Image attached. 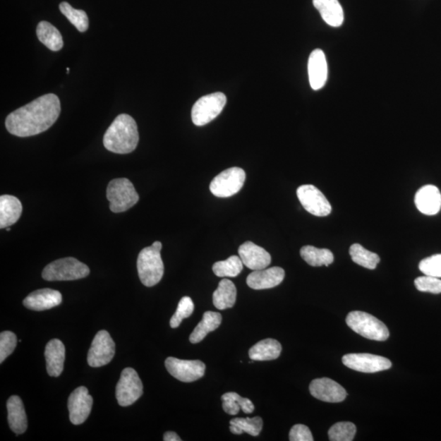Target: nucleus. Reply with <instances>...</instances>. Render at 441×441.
Wrapping results in <instances>:
<instances>
[{"mask_svg":"<svg viewBox=\"0 0 441 441\" xmlns=\"http://www.w3.org/2000/svg\"><path fill=\"white\" fill-rule=\"evenodd\" d=\"M240 257L231 256L226 260L217 262L212 266V272L219 277H236L243 270Z\"/></svg>","mask_w":441,"mask_h":441,"instance_id":"nucleus-33","label":"nucleus"},{"mask_svg":"<svg viewBox=\"0 0 441 441\" xmlns=\"http://www.w3.org/2000/svg\"><path fill=\"white\" fill-rule=\"evenodd\" d=\"M67 74L70 73V68H66Z\"/></svg>","mask_w":441,"mask_h":441,"instance_id":"nucleus-43","label":"nucleus"},{"mask_svg":"<svg viewBox=\"0 0 441 441\" xmlns=\"http://www.w3.org/2000/svg\"><path fill=\"white\" fill-rule=\"evenodd\" d=\"M93 399L87 389L80 387L71 394L68 399L70 420L74 425L84 423L92 411Z\"/></svg>","mask_w":441,"mask_h":441,"instance_id":"nucleus-14","label":"nucleus"},{"mask_svg":"<svg viewBox=\"0 0 441 441\" xmlns=\"http://www.w3.org/2000/svg\"><path fill=\"white\" fill-rule=\"evenodd\" d=\"M162 243L155 241L152 246L146 247L140 252L137 267L140 280L147 287L155 286L163 278L164 262L160 251Z\"/></svg>","mask_w":441,"mask_h":441,"instance_id":"nucleus-3","label":"nucleus"},{"mask_svg":"<svg viewBox=\"0 0 441 441\" xmlns=\"http://www.w3.org/2000/svg\"><path fill=\"white\" fill-rule=\"evenodd\" d=\"M7 409L10 428L16 435L23 434L28 429V417L22 399L18 396L10 397Z\"/></svg>","mask_w":441,"mask_h":441,"instance_id":"nucleus-23","label":"nucleus"},{"mask_svg":"<svg viewBox=\"0 0 441 441\" xmlns=\"http://www.w3.org/2000/svg\"><path fill=\"white\" fill-rule=\"evenodd\" d=\"M238 252L243 264L253 271L267 268L272 262L270 253L251 241L243 243Z\"/></svg>","mask_w":441,"mask_h":441,"instance_id":"nucleus-16","label":"nucleus"},{"mask_svg":"<svg viewBox=\"0 0 441 441\" xmlns=\"http://www.w3.org/2000/svg\"><path fill=\"white\" fill-rule=\"evenodd\" d=\"M224 93L215 92L200 98L191 111L192 121L196 126H204L220 115L226 106Z\"/></svg>","mask_w":441,"mask_h":441,"instance_id":"nucleus-7","label":"nucleus"},{"mask_svg":"<svg viewBox=\"0 0 441 441\" xmlns=\"http://www.w3.org/2000/svg\"><path fill=\"white\" fill-rule=\"evenodd\" d=\"M165 367L171 375L183 382H191L203 377L205 364L200 361H185L178 358L169 357L165 361Z\"/></svg>","mask_w":441,"mask_h":441,"instance_id":"nucleus-12","label":"nucleus"},{"mask_svg":"<svg viewBox=\"0 0 441 441\" xmlns=\"http://www.w3.org/2000/svg\"><path fill=\"white\" fill-rule=\"evenodd\" d=\"M5 229H6L7 231H11V228L9 227L5 228Z\"/></svg>","mask_w":441,"mask_h":441,"instance_id":"nucleus-42","label":"nucleus"},{"mask_svg":"<svg viewBox=\"0 0 441 441\" xmlns=\"http://www.w3.org/2000/svg\"><path fill=\"white\" fill-rule=\"evenodd\" d=\"M23 212V205L17 197L4 195L0 197V228L9 227L17 222Z\"/></svg>","mask_w":441,"mask_h":441,"instance_id":"nucleus-22","label":"nucleus"},{"mask_svg":"<svg viewBox=\"0 0 441 441\" xmlns=\"http://www.w3.org/2000/svg\"><path fill=\"white\" fill-rule=\"evenodd\" d=\"M116 354V344L110 334L101 330L96 334L87 354V364L93 368L108 365Z\"/></svg>","mask_w":441,"mask_h":441,"instance_id":"nucleus-10","label":"nucleus"},{"mask_svg":"<svg viewBox=\"0 0 441 441\" xmlns=\"http://www.w3.org/2000/svg\"><path fill=\"white\" fill-rule=\"evenodd\" d=\"M47 372L51 377H59L64 368L65 346L59 339H53L45 347Z\"/></svg>","mask_w":441,"mask_h":441,"instance_id":"nucleus-21","label":"nucleus"},{"mask_svg":"<svg viewBox=\"0 0 441 441\" xmlns=\"http://www.w3.org/2000/svg\"><path fill=\"white\" fill-rule=\"evenodd\" d=\"M356 433L355 424L349 422L335 423L329 430L331 441H351Z\"/></svg>","mask_w":441,"mask_h":441,"instance_id":"nucleus-35","label":"nucleus"},{"mask_svg":"<svg viewBox=\"0 0 441 441\" xmlns=\"http://www.w3.org/2000/svg\"><path fill=\"white\" fill-rule=\"evenodd\" d=\"M236 295L237 290L235 284L230 279H223L212 294V302L217 309L231 308L236 304Z\"/></svg>","mask_w":441,"mask_h":441,"instance_id":"nucleus-26","label":"nucleus"},{"mask_svg":"<svg viewBox=\"0 0 441 441\" xmlns=\"http://www.w3.org/2000/svg\"><path fill=\"white\" fill-rule=\"evenodd\" d=\"M139 134L136 121L126 114L118 116L103 138L104 147L116 154H128L137 148Z\"/></svg>","mask_w":441,"mask_h":441,"instance_id":"nucleus-2","label":"nucleus"},{"mask_svg":"<svg viewBox=\"0 0 441 441\" xmlns=\"http://www.w3.org/2000/svg\"><path fill=\"white\" fill-rule=\"evenodd\" d=\"M59 8L61 13L66 16L80 32H85L88 28V18L84 10L72 8L71 5L66 2L61 3Z\"/></svg>","mask_w":441,"mask_h":441,"instance_id":"nucleus-34","label":"nucleus"},{"mask_svg":"<svg viewBox=\"0 0 441 441\" xmlns=\"http://www.w3.org/2000/svg\"><path fill=\"white\" fill-rule=\"evenodd\" d=\"M346 322L356 334L375 341H385L389 338L387 327L381 320L363 311H351Z\"/></svg>","mask_w":441,"mask_h":441,"instance_id":"nucleus-5","label":"nucleus"},{"mask_svg":"<svg viewBox=\"0 0 441 441\" xmlns=\"http://www.w3.org/2000/svg\"><path fill=\"white\" fill-rule=\"evenodd\" d=\"M222 315L215 311H206L200 322L190 336L191 344H199L207 334L216 330L222 324Z\"/></svg>","mask_w":441,"mask_h":441,"instance_id":"nucleus-27","label":"nucleus"},{"mask_svg":"<svg viewBox=\"0 0 441 441\" xmlns=\"http://www.w3.org/2000/svg\"><path fill=\"white\" fill-rule=\"evenodd\" d=\"M164 441H181V439L174 432H167L164 435Z\"/></svg>","mask_w":441,"mask_h":441,"instance_id":"nucleus-41","label":"nucleus"},{"mask_svg":"<svg viewBox=\"0 0 441 441\" xmlns=\"http://www.w3.org/2000/svg\"><path fill=\"white\" fill-rule=\"evenodd\" d=\"M143 385L136 370L124 368L116 386V399L119 406H131L143 396Z\"/></svg>","mask_w":441,"mask_h":441,"instance_id":"nucleus-9","label":"nucleus"},{"mask_svg":"<svg viewBox=\"0 0 441 441\" xmlns=\"http://www.w3.org/2000/svg\"><path fill=\"white\" fill-rule=\"evenodd\" d=\"M36 33L40 42L49 49L56 52L64 48V40H62L60 31L51 23H40Z\"/></svg>","mask_w":441,"mask_h":441,"instance_id":"nucleus-28","label":"nucleus"},{"mask_svg":"<svg viewBox=\"0 0 441 441\" xmlns=\"http://www.w3.org/2000/svg\"><path fill=\"white\" fill-rule=\"evenodd\" d=\"M17 337L13 332L4 331L0 334V363H3L17 346Z\"/></svg>","mask_w":441,"mask_h":441,"instance_id":"nucleus-38","label":"nucleus"},{"mask_svg":"<svg viewBox=\"0 0 441 441\" xmlns=\"http://www.w3.org/2000/svg\"><path fill=\"white\" fill-rule=\"evenodd\" d=\"M311 396L325 402L339 403L344 401L347 394L340 384L328 377L318 378L310 384Z\"/></svg>","mask_w":441,"mask_h":441,"instance_id":"nucleus-15","label":"nucleus"},{"mask_svg":"<svg viewBox=\"0 0 441 441\" xmlns=\"http://www.w3.org/2000/svg\"><path fill=\"white\" fill-rule=\"evenodd\" d=\"M342 363L353 370L368 373L387 370L392 367V362L387 358L367 353L345 355Z\"/></svg>","mask_w":441,"mask_h":441,"instance_id":"nucleus-13","label":"nucleus"},{"mask_svg":"<svg viewBox=\"0 0 441 441\" xmlns=\"http://www.w3.org/2000/svg\"><path fill=\"white\" fill-rule=\"evenodd\" d=\"M349 253L353 262L367 269H375L380 262V258L377 253L367 250L359 243L352 245Z\"/></svg>","mask_w":441,"mask_h":441,"instance_id":"nucleus-32","label":"nucleus"},{"mask_svg":"<svg viewBox=\"0 0 441 441\" xmlns=\"http://www.w3.org/2000/svg\"><path fill=\"white\" fill-rule=\"evenodd\" d=\"M246 179L245 171L233 167L223 171L211 181V193L220 198H226L238 193Z\"/></svg>","mask_w":441,"mask_h":441,"instance_id":"nucleus-8","label":"nucleus"},{"mask_svg":"<svg viewBox=\"0 0 441 441\" xmlns=\"http://www.w3.org/2000/svg\"><path fill=\"white\" fill-rule=\"evenodd\" d=\"M289 440L291 441H313V435L307 426L303 424L294 425L290 430Z\"/></svg>","mask_w":441,"mask_h":441,"instance_id":"nucleus-40","label":"nucleus"},{"mask_svg":"<svg viewBox=\"0 0 441 441\" xmlns=\"http://www.w3.org/2000/svg\"><path fill=\"white\" fill-rule=\"evenodd\" d=\"M285 276L284 269L279 267L253 271L247 277V284L253 289H272L282 284Z\"/></svg>","mask_w":441,"mask_h":441,"instance_id":"nucleus-17","label":"nucleus"},{"mask_svg":"<svg viewBox=\"0 0 441 441\" xmlns=\"http://www.w3.org/2000/svg\"><path fill=\"white\" fill-rule=\"evenodd\" d=\"M282 344L276 339H267L258 342L248 351L253 361H265L277 360L282 353Z\"/></svg>","mask_w":441,"mask_h":441,"instance_id":"nucleus-25","label":"nucleus"},{"mask_svg":"<svg viewBox=\"0 0 441 441\" xmlns=\"http://www.w3.org/2000/svg\"><path fill=\"white\" fill-rule=\"evenodd\" d=\"M415 286L418 291L434 294H441V279L426 276L418 277L414 280Z\"/></svg>","mask_w":441,"mask_h":441,"instance_id":"nucleus-39","label":"nucleus"},{"mask_svg":"<svg viewBox=\"0 0 441 441\" xmlns=\"http://www.w3.org/2000/svg\"><path fill=\"white\" fill-rule=\"evenodd\" d=\"M313 4L330 27L339 28L344 23V9L339 0H313Z\"/></svg>","mask_w":441,"mask_h":441,"instance_id":"nucleus-24","label":"nucleus"},{"mask_svg":"<svg viewBox=\"0 0 441 441\" xmlns=\"http://www.w3.org/2000/svg\"><path fill=\"white\" fill-rule=\"evenodd\" d=\"M419 270L426 276L441 278V254L424 258L419 263Z\"/></svg>","mask_w":441,"mask_h":441,"instance_id":"nucleus-37","label":"nucleus"},{"mask_svg":"<svg viewBox=\"0 0 441 441\" xmlns=\"http://www.w3.org/2000/svg\"><path fill=\"white\" fill-rule=\"evenodd\" d=\"M60 113L59 97L49 93L10 114L5 126L14 136H35L48 131L59 119Z\"/></svg>","mask_w":441,"mask_h":441,"instance_id":"nucleus-1","label":"nucleus"},{"mask_svg":"<svg viewBox=\"0 0 441 441\" xmlns=\"http://www.w3.org/2000/svg\"><path fill=\"white\" fill-rule=\"evenodd\" d=\"M230 424L231 433L241 435L246 433L253 437H258L263 427V421L260 417L237 418L231 420Z\"/></svg>","mask_w":441,"mask_h":441,"instance_id":"nucleus-31","label":"nucleus"},{"mask_svg":"<svg viewBox=\"0 0 441 441\" xmlns=\"http://www.w3.org/2000/svg\"><path fill=\"white\" fill-rule=\"evenodd\" d=\"M107 197L110 201V210L116 214L131 209L139 200L138 192L127 179L111 181L107 186Z\"/></svg>","mask_w":441,"mask_h":441,"instance_id":"nucleus-6","label":"nucleus"},{"mask_svg":"<svg viewBox=\"0 0 441 441\" xmlns=\"http://www.w3.org/2000/svg\"><path fill=\"white\" fill-rule=\"evenodd\" d=\"M62 302V296L59 291L51 289L36 290L30 294L23 301L25 308L41 311L58 307Z\"/></svg>","mask_w":441,"mask_h":441,"instance_id":"nucleus-19","label":"nucleus"},{"mask_svg":"<svg viewBox=\"0 0 441 441\" xmlns=\"http://www.w3.org/2000/svg\"><path fill=\"white\" fill-rule=\"evenodd\" d=\"M90 270L87 265L74 258L59 259L48 265L42 272L47 282H69L85 278Z\"/></svg>","mask_w":441,"mask_h":441,"instance_id":"nucleus-4","label":"nucleus"},{"mask_svg":"<svg viewBox=\"0 0 441 441\" xmlns=\"http://www.w3.org/2000/svg\"><path fill=\"white\" fill-rule=\"evenodd\" d=\"M300 254L303 260L311 267H328L334 260L333 253L327 248L303 246L301 248Z\"/></svg>","mask_w":441,"mask_h":441,"instance_id":"nucleus-29","label":"nucleus"},{"mask_svg":"<svg viewBox=\"0 0 441 441\" xmlns=\"http://www.w3.org/2000/svg\"><path fill=\"white\" fill-rule=\"evenodd\" d=\"M194 310L195 305L193 301H192L190 297H183L181 298L175 314L170 320L171 328H178V327L181 325V321L186 318H190L192 313H194Z\"/></svg>","mask_w":441,"mask_h":441,"instance_id":"nucleus-36","label":"nucleus"},{"mask_svg":"<svg viewBox=\"0 0 441 441\" xmlns=\"http://www.w3.org/2000/svg\"><path fill=\"white\" fill-rule=\"evenodd\" d=\"M415 205L425 215H437L441 209V194L433 185H426L420 188L415 195Z\"/></svg>","mask_w":441,"mask_h":441,"instance_id":"nucleus-20","label":"nucleus"},{"mask_svg":"<svg viewBox=\"0 0 441 441\" xmlns=\"http://www.w3.org/2000/svg\"><path fill=\"white\" fill-rule=\"evenodd\" d=\"M308 75L311 88L320 90L328 79V65L324 52L321 49H315L310 54L308 60Z\"/></svg>","mask_w":441,"mask_h":441,"instance_id":"nucleus-18","label":"nucleus"},{"mask_svg":"<svg viewBox=\"0 0 441 441\" xmlns=\"http://www.w3.org/2000/svg\"><path fill=\"white\" fill-rule=\"evenodd\" d=\"M222 408L226 413L236 415L240 409L246 413L254 411V406L250 399L243 398L236 392H227L222 397Z\"/></svg>","mask_w":441,"mask_h":441,"instance_id":"nucleus-30","label":"nucleus"},{"mask_svg":"<svg viewBox=\"0 0 441 441\" xmlns=\"http://www.w3.org/2000/svg\"><path fill=\"white\" fill-rule=\"evenodd\" d=\"M301 205L310 215L326 217L330 215L332 206L325 195L313 185H303L297 190Z\"/></svg>","mask_w":441,"mask_h":441,"instance_id":"nucleus-11","label":"nucleus"}]
</instances>
